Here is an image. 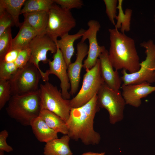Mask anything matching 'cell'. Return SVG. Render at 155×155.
Wrapping results in <instances>:
<instances>
[{
	"mask_svg": "<svg viewBox=\"0 0 155 155\" xmlns=\"http://www.w3.org/2000/svg\"><path fill=\"white\" fill-rule=\"evenodd\" d=\"M100 110L97 101V95L84 105L72 108L66 122L67 135L70 139L80 140L84 145H95L101 140L100 134L94 129V120Z\"/></svg>",
	"mask_w": 155,
	"mask_h": 155,
	"instance_id": "1",
	"label": "cell"
},
{
	"mask_svg": "<svg viewBox=\"0 0 155 155\" xmlns=\"http://www.w3.org/2000/svg\"><path fill=\"white\" fill-rule=\"evenodd\" d=\"M108 57L115 70L122 69L133 73L140 67L139 57L134 40L115 28L109 29Z\"/></svg>",
	"mask_w": 155,
	"mask_h": 155,
	"instance_id": "2",
	"label": "cell"
},
{
	"mask_svg": "<svg viewBox=\"0 0 155 155\" xmlns=\"http://www.w3.org/2000/svg\"><path fill=\"white\" fill-rule=\"evenodd\" d=\"M41 109L38 90L12 96L6 108L9 117L24 126H30L31 121L39 116Z\"/></svg>",
	"mask_w": 155,
	"mask_h": 155,
	"instance_id": "3",
	"label": "cell"
},
{
	"mask_svg": "<svg viewBox=\"0 0 155 155\" xmlns=\"http://www.w3.org/2000/svg\"><path fill=\"white\" fill-rule=\"evenodd\" d=\"M140 45L145 49L146 59L140 63L139 70L135 73H127L125 70H122V86L155 82V43L149 40L142 42Z\"/></svg>",
	"mask_w": 155,
	"mask_h": 155,
	"instance_id": "4",
	"label": "cell"
},
{
	"mask_svg": "<svg viewBox=\"0 0 155 155\" xmlns=\"http://www.w3.org/2000/svg\"><path fill=\"white\" fill-rule=\"evenodd\" d=\"M38 91L42 109L53 112L66 123L72 108L70 100L65 99L57 86L49 81L40 84Z\"/></svg>",
	"mask_w": 155,
	"mask_h": 155,
	"instance_id": "5",
	"label": "cell"
},
{
	"mask_svg": "<svg viewBox=\"0 0 155 155\" xmlns=\"http://www.w3.org/2000/svg\"><path fill=\"white\" fill-rule=\"evenodd\" d=\"M48 22L45 33L55 43L60 38L68 33L76 25L75 19L70 10L54 3L48 11Z\"/></svg>",
	"mask_w": 155,
	"mask_h": 155,
	"instance_id": "6",
	"label": "cell"
},
{
	"mask_svg": "<svg viewBox=\"0 0 155 155\" xmlns=\"http://www.w3.org/2000/svg\"><path fill=\"white\" fill-rule=\"evenodd\" d=\"M41 78V74L38 69L33 64L28 62L24 67L18 69L9 80L11 95L38 90Z\"/></svg>",
	"mask_w": 155,
	"mask_h": 155,
	"instance_id": "7",
	"label": "cell"
},
{
	"mask_svg": "<svg viewBox=\"0 0 155 155\" xmlns=\"http://www.w3.org/2000/svg\"><path fill=\"white\" fill-rule=\"evenodd\" d=\"M86 71L80 90L75 97L70 100L71 108L79 107L87 103L97 94L104 83L101 75L99 58L95 65Z\"/></svg>",
	"mask_w": 155,
	"mask_h": 155,
	"instance_id": "8",
	"label": "cell"
},
{
	"mask_svg": "<svg viewBox=\"0 0 155 155\" xmlns=\"http://www.w3.org/2000/svg\"><path fill=\"white\" fill-rule=\"evenodd\" d=\"M97 95L98 105L107 111L111 124H114L123 119L126 104L120 90L113 89L104 82Z\"/></svg>",
	"mask_w": 155,
	"mask_h": 155,
	"instance_id": "9",
	"label": "cell"
},
{
	"mask_svg": "<svg viewBox=\"0 0 155 155\" xmlns=\"http://www.w3.org/2000/svg\"><path fill=\"white\" fill-rule=\"evenodd\" d=\"M31 51V56L29 62L33 64L38 69L40 73L42 79L44 72L39 66V63L42 62L44 63H48L49 59L47 54L49 51L55 54L57 47L55 43L46 33L38 35L31 41L28 46Z\"/></svg>",
	"mask_w": 155,
	"mask_h": 155,
	"instance_id": "10",
	"label": "cell"
},
{
	"mask_svg": "<svg viewBox=\"0 0 155 155\" xmlns=\"http://www.w3.org/2000/svg\"><path fill=\"white\" fill-rule=\"evenodd\" d=\"M56 52L54 54L53 60L49 59L48 64L49 69L44 72L42 79L44 82L48 81L50 74H54L59 79L60 87L63 96L65 99H69L71 94L69 90L71 86L67 71V66L60 49L57 47Z\"/></svg>",
	"mask_w": 155,
	"mask_h": 155,
	"instance_id": "11",
	"label": "cell"
},
{
	"mask_svg": "<svg viewBox=\"0 0 155 155\" xmlns=\"http://www.w3.org/2000/svg\"><path fill=\"white\" fill-rule=\"evenodd\" d=\"M88 28L85 30L82 37L81 41L84 42L86 39L89 41V49L87 58L83 62V67L86 71L92 68L96 64L99 56L105 48L104 46L98 44L97 34L101 27L98 22L91 20L87 23Z\"/></svg>",
	"mask_w": 155,
	"mask_h": 155,
	"instance_id": "12",
	"label": "cell"
},
{
	"mask_svg": "<svg viewBox=\"0 0 155 155\" xmlns=\"http://www.w3.org/2000/svg\"><path fill=\"white\" fill-rule=\"evenodd\" d=\"M77 55L75 61L68 66L67 73L70 84V93L73 95L77 92L79 86L83 62L88 55L89 46L85 42L80 41L76 45Z\"/></svg>",
	"mask_w": 155,
	"mask_h": 155,
	"instance_id": "13",
	"label": "cell"
},
{
	"mask_svg": "<svg viewBox=\"0 0 155 155\" xmlns=\"http://www.w3.org/2000/svg\"><path fill=\"white\" fill-rule=\"evenodd\" d=\"M146 82L122 86V94L126 104L138 107L141 104V99L155 91V86Z\"/></svg>",
	"mask_w": 155,
	"mask_h": 155,
	"instance_id": "14",
	"label": "cell"
},
{
	"mask_svg": "<svg viewBox=\"0 0 155 155\" xmlns=\"http://www.w3.org/2000/svg\"><path fill=\"white\" fill-rule=\"evenodd\" d=\"M100 71L102 78L105 84L110 88L119 90L122 81L117 71L114 70L108 57V51L105 48L100 54Z\"/></svg>",
	"mask_w": 155,
	"mask_h": 155,
	"instance_id": "15",
	"label": "cell"
},
{
	"mask_svg": "<svg viewBox=\"0 0 155 155\" xmlns=\"http://www.w3.org/2000/svg\"><path fill=\"white\" fill-rule=\"evenodd\" d=\"M85 30L81 28L76 34L70 35L65 34L57 40L56 44L60 50L66 63L67 68L71 63V57L74 52L73 44L77 39L82 37Z\"/></svg>",
	"mask_w": 155,
	"mask_h": 155,
	"instance_id": "16",
	"label": "cell"
},
{
	"mask_svg": "<svg viewBox=\"0 0 155 155\" xmlns=\"http://www.w3.org/2000/svg\"><path fill=\"white\" fill-rule=\"evenodd\" d=\"M30 126L37 140L46 143L58 138L57 133L49 127L39 116L31 121Z\"/></svg>",
	"mask_w": 155,
	"mask_h": 155,
	"instance_id": "17",
	"label": "cell"
},
{
	"mask_svg": "<svg viewBox=\"0 0 155 155\" xmlns=\"http://www.w3.org/2000/svg\"><path fill=\"white\" fill-rule=\"evenodd\" d=\"M70 138L67 135L46 143L44 155H73L69 146Z\"/></svg>",
	"mask_w": 155,
	"mask_h": 155,
	"instance_id": "18",
	"label": "cell"
},
{
	"mask_svg": "<svg viewBox=\"0 0 155 155\" xmlns=\"http://www.w3.org/2000/svg\"><path fill=\"white\" fill-rule=\"evenodd\" d=\"M38 35V33L24 21L17 35L13 39L12 48L22 50L28 47L32 40Z\"/></svg>",
	"mask_w": 155,
	"mask_h": 155,
	"instance_id": "19",
	"label": "cell"
},
{
	"mask_svg": "<svg viewBox=\"0 0 155 155\" xmlns=\"http://www.w3.org/2000/svg\"><path fill=\"white\" fill-rule=\"evenodd\" d=\"M24 20L38 34L45 33L47 25L48 11H40L23 13Z\"/></svg>",
	"mask_w": 155,
	"mask_h": 155,
	"instance_id": "20",
	"label": "cell"
},
{
	"mask_svg": "<svg viewBox=\"0 0 155 155\" xmlns=\"http://www.w3.org/2000/svg\"><path fill=\"white\" fill-rule=\"evenodd\" d=\"M39 116L49 127L57 133L67 134L66 123L58 115L47 110L42 109Z\"/></svg>",
	"mask_w": 155,
	"mask_h": 155,
	"instance_id": "21",
	"label": "cell"
},
{
	"mask_svg": "<svg viewBox=\"0 0 155 155\" xmlns=\"http://www.w3.org/2000/svg\"><path fill=\"white\" fill-rule=\"evenodd\" d=\"M26 0H0V7L4 9L11 17L15 26L20 27L19 16Z\"/></svg>",
	"mask_w": 155,
	"mask_h": 155,
	"instance_id": "22",
	"label": "cell"
},
{
	"mask_svg": "<svg viewBox=\"0 0 155 155\" xmlns=\"http://www.w3.org/2000/svg\"><path fill=\"white\" fill-rule=\"evenodd\" d=\"M123 2L122 0H118L117 9L118 13L116 17L117 21L115 26V28L117 29H120L121 33H125V32H129L130 30L132 11L131 9L127 8L124 12L122 7Z\"/></svg>",
	"mask_w": 155,
	"mask_h": 155,
	"instance_id": "23",
	"label": "cell"
},
{
	"mask_svg": "<svg viewBox=\"0 0 155 155\" xmlns=\"http://www.w3.org/2000/svg\"><path fill=\"white\" fill-rule=\"evenodd\" d=\"M54 3V0H26L21 14L37 11H48Z\"/></svg>",
	"mask_w": 155,
	"mask_h": 155,
	"instance_id": "24",
	"label": "cell"
},
{
	"mask_svg": "<svg viewBox=\"0 0 155 155\" xmlns=\"http://www.w3.org/2000/svg\"><path fill=\"white\" fill-rule=\"evenodd\" d=\"M11 27L7 29L0 35V60L12 48Z\"/></svg>",
	"mask_w": 155,
	"mask_h": 155,
	"instance_id": "25",
	"label": "cell"
},
{
	"mask_svg": "<svg viewBox=\"0 0 155 155\" xmlns=\"http://www.w3.org/2000/svg\"><path fill=\"white\" fill-rule=\"evenodd\" d=\"M9 80L0 79V110L8 102L11 96Z\"/></svg>",
	"mask_w": 155,
	"mask_h": 155,
	"instance_id": "26",
	"label": "cell"
},
{
	"mask_svg": "<svg viewBox=\"0 0 155 155\" xmlns=\"http://www.w3.org/2000/svg\"><path fill=\"white\" fill-rule=\"evenodd\" d=\"M18 69L14 62H0V79L9 80Z\"/></svg>",
	"mask_w": 155,
	"mask_h": 155,
	"instance_id": "27",
	"label": "cell"
},
{
	"mask_svg": "<svg viewBox=\"0 0 155 155\" xmlns=\"http://www.w3.org/2000/svg\"><path fill=\"white\" fill-rule=\"evenodd\" d=\"M106 7V13L109 20L114 26L115 20L117 16V10L118 3L117 0H104Z\"/></svg>",
	"mask_w": 155,
	"mask_h": 155,
	"instance_id": "28",
	"label": "cell"
},
{
	"mask_svg": "<svg viewBox=\"0 0 155 155\" xmlns=\"http://www.w3.org/2000/svg\"><path fill=\"white\" fill-rule=\"evenodd\" d=\"M14 26L11 17L5 10L0 12V35L7 29Z\"/></svg>",
	"mask_w": 155,
	"mask_h": 155,
	"instance_id": "29",
	"label": "cell"
},
{
	"mask_svg": "<svg viewBox=\"0 0 155 155\" xmlns=\"http://www.w3.org/2000/svg\"><path fill=\"white\" fill-rule=\"evenodd\" d=\"M31 51L28 47L22 50L14 62L18 69L24 67L29 62Z\"/></svg>",
	"mask_w": 155,
	"mask_h": 155,
	"instance_id": "30",
	"label": "cell"
},
{
	"mask_svg": "<svg viewBox=\"0 0 155 155\" xmlns=\"http://www.w3.org/2000/svg\"><path fill=\"white\" fill-rule=\"evenodd\" d=\"M55 4L62 8L70 10L72 9H80L84 5L81 0H54Z\"/></svg>",
	"mask_w": 155,
	"mask_h": 155,
	"instance_id": "31",
	"label": "cell"
},
{
	"mask_svg": "<svg viewBox=\"0 0 155 155\" xmlns=\"http://www.w3.org/2000/svg\"><path fill=\"white\" fill-rule=\"evenodd\" d=\"M8 136V133L5 129L2 131L0 132V150L7 152L13 150V148L7 143L6 139Z\"/></svg>",
	"mask_w": 155,
	"mask_h": 155,
	"instance_id": "32",
	"label": "cell"
},
{
	"mask_svg": "<svg viewBox=\"0 0 155 155\" xmlns=\"http://www.w3.org/2000/svg\"><path fill=\"white\" fill-rule=\"evenodd\" d=\"M21 50L17 48L12 49L7 53L0 62H14L17 59Z\"/></svg>",
	"mask_w": 155,
	"mask_h": 155,
	"instance_id": "33",
	"label": "cell"
},
{
	"mask_svg": "<svg viewBox=\"0 0 155 155\" xmlns=\"http://www.w3.org/2000/svg\"><path fill=\"white\" fill-rule=\"evenodd\" d=\"M81 155H106V154L105 152L99 153L92 152H88L84 153Z\"/></svg>",
	"mask_w": 155,
	"mask_h": 155,
	"instance_id": "34",
	"label": "cell"
},
{
	"mask_svg": "<svg viewBox=\"0 0 155 155\" xmlns=\"http://www.w3.org/2000/svg\"><path fill=\"white\" fill-rule=\"evenodd\" d=\"M4 151L0 150V155H4Z\"/></svg>",
	"mask_w": 155,
	"mask_h": 155,
	"instance_id": "35",
	"label": "cell"
},
{
	"mask_svg": "<svg viewBox=\"0 0 155 155\" xmlns=\"http://www.w3.org/2000/svg\"><path fill=\"white\" fill-rule=\"evenodd\" d=\"M154 23H155V13L154 15Z\"/></svg>",
	"mask_w": 155,
	"mask_h": 155,
	"instance_id": "36",
	"label": "cell"
},
{
	"mask_svg": "<svg viewBox=\"0 0 155 155\" xmlns=\"http://www.w3.org/2000/svg\"></svg>",
	"mask_w": 155,
	"mask_h": 155,
	"instance_id": "37",
	"label": "cell"
}]
</instances>
